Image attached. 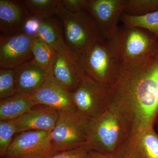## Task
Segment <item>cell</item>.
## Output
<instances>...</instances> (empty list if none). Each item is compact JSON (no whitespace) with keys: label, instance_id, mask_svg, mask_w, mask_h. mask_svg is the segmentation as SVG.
<instances>
[{"label":"cell","instance_id":"4316f807","mask_svg":"<svg viewBox=\"0 0 158 158\" xmlns=\"http://www.w3.org/2000/svg\"><path fill=\"white\" fill-rule=\"evenodd\" d=\"M61 2L62 6L70 12L86 11L87 0H62Z\"/></svg>","mask_w":158,"mask_h":158},{"label":"cell","instance_id":"d6986e66","mask_svg":"<svg viewBox=\"0 0 158 158\" xmlns=\"http://www.w3.org/2000/svg\"><path fill=\"white\" fill-rule=\"evenodd\" d=\"M23 3L32 16L41 20L57 16L62 6L58 0H27Z\"/></svg>","mask_w":158,"mask_h":158},{"label":"cell","instance_id":"9c48e42d","mask_svg":"<svg viewBox=\"0 0 158 158\" xmlns=\"http://www.w3.org/2000/svg\"><path fill=\"white\" fill-rule=\"evenodd\" d=\"M127 0H87L86 11L96 21L105 40L115 35Z\"/></svg>","mask_w":158,"mask_h":158},{"label":"cell","instance_id":"4fadbf2b","mask_svg":"<svg viewBox=\"0 0 158 158\" xmlns=\"http://www.w3.org/2000/svg\"><path fill=\"white\" fill-rule=\"evenodd\" d=\"M58 117L57 110L45 105H37L12 121L18 134L31 131H44L50 133Z\"/></svg>","mask_w":158,"mask_h":158},{"label":"cell","instance_id":"6da1fadb","mask_svg":"<svg viewBox=\"0 0 158 158\" xmlns=\"http://www.w3.org/2000/svg\"><path fill=\"white\" fill-rule=\"evenodd\" d=\"M106 109L116 113L127 136L154 128L158 116V56L122 67L108 88Z\"/></svg>","mask_w":158,"mask_h":158},{"label":"cell","instance_id":"484cf974","mask_svg":"<svg viewBox=\"0 0 158 158\" xmlns=\"http://www.w3.org/2000/svg\"><path fill=\"white\" fill-rule=\"evenodd\" d=\"M41 21L42 20L37 18L30 16L25 23L22 32L31 37H37L41 26Z\"/></svg>","mask_w":158,"mask_h":158},{"label":"cell","instance_id":"8fae6325","mask_svg":"<svg viewBox=\"0 0 158 158\" xmlns=\"http://www.w3.org/2000/svg\"><path fill=\"white\" fill-rule=\"evenodd\" d=\"M113 155L115 158H158V133L152 128L127 136Z\"/></svg>","mask_w":158,"mask_h":158},{"label":"cell","instance_id":"8992f818","mask_svg":"<svg viewBox=\"0 0 158 158\" xmlns=\"http://www.w3.org/2000/svg\"><path fill=\"white\" fill-rule=\"evenodd\" d=\"M58 112L56 123L50 133L54 152L57 153L87 144L91 118L77 111Z\"/></svg>","mask_w":158,"mask_h":158},{"label":"cell","instance_id":"cb8c5ba5","mask_svg":"<svg viewBox=\"0 0 158 158\" xmlns=\"http://www.w3.org/2000/svg\"><path fill=\"white\" fill-rule=\"evenodd\" d=\"M16 134L12 120L0 121V156L5 157L10 144L13 141V136Z\"/></svg>","mask_w":158,"mask_h":158},{"label":"cell","instance_id":"ac0fdd59","mask_svg":"<svg viewBox=\"0 0 158 158\" xmlns=\"http://www.w3.org/2000/svg\"><path fill=\"white\" fill-rule=\"evenodd\" d=\"M36 104L29 94L16 93L0 101V121L14 120Z\"/></svg>","mask_w":158,"mask_h":158},{"label":"cell","instance_id":"f546056e","mask_svg":"<svg viewBox=\"0 0 158 158\" xmlns=\"http://www.w3.org/2000/svg\"><path fill=\"white\" fill-rule=\"evenodd\" d=\"M157 55H158V51L157 54Z\"/></svg>","mask_w":158,"mask_h":158},{"label":"cell","instance_id":"7402d4cb","mask_svg":"<svg viewBox=\"0 0 158 158\" xmlns=\"http://www.w3.org/2000/svg\"><path fill=\"white\" fill-rule=\"evenodd\" d=\"M158 11V0H127L124 14L141 16Z\"/></svg>","mask_w":158,"mask_h":158},{"label":"cell","instance_id":"52a82bcc","mask_svg":"<svg viewBox=\"0 0 158 158\" xmlns=\"http://www.w3.org/2000/svg\"><path fill=\"white\" fill-rule=\"evenodd\" d=\"M56 153L51 142L50 133L31 131L19 133L3 158H48Z\"/></svg>","mask_w":158,"mask_h":158},{"label":"cell","instance_id":"e0dca14e","mask_svg":"<svg viewBox=\"0 0 158 158\" xmlns=\"http://www.w3.org/2000/svg\"><path fill=\"white\" fill-rule=\"evenodd\" d=\"M37 37L55 51L64 54L73 63V54L65 43L63 30L56 21L52 18L42 20Z\"/></svg>","mask_w":158,"mask_h":158},{"label":"cell","instance_id":"7c38bea8","mask_svg":"<svg viewBox=\"0 0 158 158\" xmlns=\"http://www.w3.org/2000/svg\"><path fill=\"white\" fill-rule=\"evenodd\" d=\"M31 95L36 105H45L58 112L76 111L72 94L56 81L51 72L42 86Z\"/></svg>","mask_w":158,"mask_h":158},{"label":"cell","instance_id":"f1b7e54d","mask_svg":"<svg viewBox=\"0 0 158 158\" xmlns=\"http://www.w3.org/2000/svg\"><path fill=\"white\" fill-rule=\"evenodd\" d=\"M156 126V128L157 129V132L158 133V116L157 117L156 119L155 124V126Z\"/></svg>","mask_w":158,"mask_h":158},{"label":"cell","instance_id":"5b68a950","mask_svg":"<svg viewBox=\"0 0 158 158\" xmlns=\"http://www.w3.org/2000/svg\"><path fill=\"white\" fill-rule=\"evenodd\" d=\"M127 136L124 125L118 116L107 109L91 118L87 145L91 150L113 155Z\"/></svg>","mask_w":158,"mask_h":158},{"label":"cell","instance_id":"d4e9b609","mask_svg":"<svg viewBox=\"0 0 158 158\" xmlns=\"http://www.w3.org/2000/svg\"><path fill=\"white\" fill-rule=\"evenodd\" d=\"M90 150L86 144L75 149L57 153L48 158H87Z\"/></svg>","mask_w":158,"mask_h":158},{"label":"cell","instance_id":"ba28073f","mask_svg":"<svg viewBox=\"0 0 158 158\" xmlns=\"http://www.w3.org/2000/svg\"><path fill=\"white\" fill-rule=\"evenodd\" d=\"M107 89L90 78L82 76L77 88L72 93L77 112L93 118L106 110Z\"/></svg>","mask_w":158,"mask_h":158},{"label":"cell","instance_id":"603a6c76","mask_svg":"<svg viewBox=\"0 0 158 158\" xmlns=\"http://www.w3.org/2000/svg\"><path fill=\"white\" fill-rule=\"evenodd\" d=\"M15 72L14 69H0V99L16 94Z\"/></svg>","mask_w":158,"mask_h":158},{"label":"cell","instance_id":"9a60e30c","mask_svg":"<svg viewBox=\"0 0 158 158\" xmlns=\"http://www.w3.org/2000/svg\"><path fill=\"white\" fill-rule=\"evenodd\" d=\"M25 5L12 0H0V29L6 36L22 31L30 17Z\"/></svg>","mask_w":158,"mask_h":158},{"label":"cell","instance_id":"3957f363","mask_svg":"<svg viewBox=\"0 0 158 158\" xmlns=\"http://www.w3.org/2000/svg\"><path fill=\"white\" fill-rule=\"evenodd\" d=\"M73 58L80 76L88 77L108 88L121 68L106 40L94 44L82 53L73 55Z\"/></svg>","mask_w":158,"mask_h":158},{"label":"cell","instance_id":"ffe728a7","mask_svg":"<svg viewBox=\"0 0 158 158\" xmlns=\"http://www.w3.org/2000/svg\"><path fill=\"white\" fill-rule=\"evenodd\" d=\"M120 20L123 25L144 29L158 40V11L141 16H133L124 13Z\"/></svg>","mask_w":158,"mask_h":158},{"label":"cell","instance_id":"30bf717a","mask_svg":"<svg viewBox=\"0 0 158 158\" xmlns=\"http://www.w3.org/2000/svg\"><path fill=\"white\" fill-rule=\"evenodd\" d=\"M34 37L23 32L0 37V66L15 69L33 57L32 45Z\"/></svg>","mask_w":158,"mask_h":158},{"label":"cell","instance_id":"277c9868","mask_svg":"<svg viewBox=\"0 0 158 158\" xmlns=\"http://www.w3.org/2000/svg\"><path fill=\"white\" fill-rule=\"evenodd\" d=\"M57 16L61 20L64 40L73 56L105 40L96 21L88 11L70 12L62 6Z\"/></svg>","mask_w":158,"mask_h":158},{"label":"cell","instance_id":"83f0119b","mask_svg":"<svg viewBox=\"0 0 158 158\" xmlns=\"http://www.w3.org/2000/svg\"><path fill=\"white\" fill-rule=\"evenodd\" d=\"M87 158H115L113 155L105 154L94 151L90 150Z\"/></svg>","mask_w":158,"mask_h":158},{"label":"cell","instance_id":"2e32d148","mask_svg":"<svg viewBox=\"0 0 158 158\" xmlns=\"http://www.w3.org/2000/svg\"><path fill=\"white\" fill-rule=\"evenodd\" d=\"M55 53L51 73L56 81L73 93L77 88L81 77L68 57L58 51H55Z\"/></svg>","mask_w":158,"mask_h":158},{"label":"cell","instance_id":"7a4b0ae2","mask_svg":"<svg viewBox=\"0 0 158 158\" xmlns=\"http://www.w3.org/2000/svg\"><path fill=\"white\" fill-rule=\"evenodd\" d=\"M106 41L122 67L141 64L158 52V40L140 28L119 27L113 37Z\"/></svg>","mask_w":158,"mask_h":158},{"label":"cell","instance_id":"44dd1931","mask_svg":"<svg viewBox=\"0 0 158 158\" xmlns=\"http://www.w3.org/2000/svg\"><path fill=\"white\" fill-rule=\"evenodd\" d=\"M32 52L34 61L51 72L55 58V50L42 40L36 37L32 42Z\"/></svg>","mask_w":158,"mask_h":158},{"label":"cell","instance_id":"5bb4252c","mask_svg":"<svg viewBox=\"0 0 158 158\" xmlns=\"http://www.w3.org/2000/svg\"><path fill=\"white\" fill-rule=\"evenodd\" d=\"M16 93L31 95L44 84L51 72L34 59L23 63L14 69Z\"/></svg>","mask_w":158,"mask_h":158}]
</instances>
